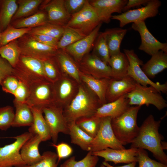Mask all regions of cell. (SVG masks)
<instances>
[{"mask_svg": "<svg viewBox=\"0 0 167 167\" xmlns=\"http://www.w3.org/2000/svg\"><path fill=\"white\" fill-rule=\"evenodd\" d=\"M64 27L47 23L42 25L31 28L28 34H42L59 40L63 33Z\"/></svg>", "mask_w": 167, "mask_h": 167, "instance_id": "cell-38", "label": "cell"}, {"mask_svg": "<svg viewBox=\"0 0 167 167\" xmlns=\"http://www.w3.org/2000/svg\"><path fill=\"white\" fill-rule=\"evenodd\" d=\"M99 159L97 156L89 151L86 155L82 160L77 161L75 156H72L62 164L60 167H95Z\"/></svg>", "mask_w": 167, "mask_h": 167, "instance_id": "cell-40", "label": "cell"}, {"mask_svg": "<svg viewBox=\"0 0 167 167\" xmlns=\"http://www.w3.org/2000/svg\"><path fill=\"white\" fill-rule=\"evenodd\" d=\"M41 159L37 163L31 165H26L23 167H57L58 156L57 154L51 151L44 152Z\"/></svg>", "mask_w": 167, "mask_h": 167, "instance_id": "cell-44", "label": "cell"}, {"mask_svg": "<svg viewBox=\"0 0 167 167\" xmlns=\"http://www.w3.org/2000/svg\"><path fill=\"white\" fill-rule=\"evenodd\" d=\"M42 110L53 143H57L59 133L69 135L68 123L64 115L63 109L62 107L54 104L43 108Z\"/></svg>", "mask_w": 167, "mask_h": 167, "instance_id": "cell-12", "label": "cell"}, {"mask_svg": "<svg viewBox=\"0 0 167 167\" xmlns=\"http://www.w3.org/2000/svg\"><path fill=\"white\" fill-rule=\"evenodd\" d=\"M78 65L84 74L98 79L112 78L110 66L92 53L86 55Z\"/></svg>", "mask_w": 167, "mask_h": 167, "instance_id": "cell-15", "label": "cell"}, {"mask_svg": "<svg viewBox=\"0 0 167 167\" xmlns=\"http://www.w3.org/2000/svg\"><path fill=\"white\" fill-rule=\"evenodd\" d=\"M19 81L13 75L6 78L2 83L1 86L2 90L5 92L14 95L17 88Z\"/></svg>", "mask_w": 167, "mask_h": 167, "instance_id": "cell-48", "label": "cell"}, {"mask_svg": "<svg viewBox=\"0 0 167 167\" xmlns=\"http://www.w3.org/2000/svg\"><path fill=\"white\" fill-rule=\"evenodd\" d=\"M84 37L73 29L65 27L63 34L58 43L57 49H64Z\"/></svg>", "mask_w": 167, "mask_h": 167, "instance_id": "cell-42", "label": "cell"}, {"mask_svg": "<svg viewBox=\"0 0 167 167\" xmlns=\"http://www.w3.org/2000/svg\"><path fill=\"white\" fill-rule=\"evenodd\" d=\"M130 106H154L161 110L167 107L166 100L157 90L149 86H144L136 83L135 88L127 95Z\"/></svg>", "mask_w": 167, "mask_h": 167, "instance_id": "cell-6", "label": "cell"}, {"mask_svg": "<svg viewBox=\"0 0 167 167\" xmlns=\"http://www.w3.org/2000/svg\"><path fill=\"white\" fill-rule=\"evenodd\" d=\"M136 164V162H133L127 165L119 166H114L111 165L108 162L104 161L102 162V164L100 166V167H135Z\"/></svg>", "mask_w": 167, "mask_h": 167, "instance_id": "cell-53", "label": "cell"}, {"mask_svg": "<svg viewBox=\"0 0 167 167\" xmlns=\"http://www.w3.org/2000/svg\"><path fill=\"white\" fill-rule=\"evenodd\" d=\"M15 107V116L12 126H30L33 121V115L31 107L26 103L13 102Z\"/></svg>", "mask_w": 167, "mask_h": 167, "instance_id": "cell-31", "label": "cell"}, {"mask_svg": "<svg viewBox=\"0 0 167 167\" xmlns=\"http://www.w3.org/2000/svg\"><path fill=\"white\" fill-rule=\"evenodd\" d=\"M167 142L165 141H162L161 142V145L162 148L163 150L167 149Z\"/></svg>", "mask_w": 167, "mask_h": 167, "instance_id": "cell-54", "label": "cell"}, {"mask_svg": "<svg viewBox=\"0 0 167 167\" xmlns=\"http://www.w3.org/2000/svg\"><path fill=\"white\" fill-rule=\"evenodd\" d=\"M33 115L32 124L28 129V132L32 135H37L42 141H46L51 139L49 127L43 116L41 109L31 107Z\"/></svg>", "mask_w": 167, "mask_h": 167, "instance_id": "cell-26", "label": "cell"}, {"mask_svg": "<svg viewBox=\"0 0 167 167\" xmlns=\"http://www.w3.org/2000/svg\"><path fill=\"white\" fill-rule=\"evenodd\" d=\"M151 56L150 59L143 64L141 67L150 79L167 68V52L160 50Z\"/></svg>", "mask_w": 167, "mask_h": 167, "instance_id": "cell-25", "label": "cell"}, {"mask_svg": "<svg viewBox=\"0 0 167 167\" xmlns=\"http://www.w3.org/2000/svg\"><path fill=\"white\" fill-rule=\"evenodd\" d=\"M92 53L108 65L110 57L102 32L99 33L97 37Z\"/></svg>", "mask_w": 167, "mask_h": 167, "instance_id": "cell-41", "label": "cell"}, {"mask_svg": "<svg viewBox=\"0 0 167 167\" xmlns=\"http://www.w3.org/2000/svg\"><path fill=\"white\" fill-rule=\"evenodd\" d=\"M141 107L131 106L119 116L111 118V124L113 133L123 146L131 143L138 134L139 127L137 124V117Z\"/></svg>", "mask_w": 167, "mask_h": 167, "instance_id": "cell-3", "label": "cell"}, {"mask_svg": "<svg viewBox=\"0 0 167 167\" xmlns=\"http://www.w3.org/2000/svg\"><path fill=\"white\" fill-rule=\"evenodd\" d=\"M13 68L5 59L0 56V85L4 79L12 75Z\"/></svg>", "mask_w": 167, "mask_h": 167, "instance_id": "cell-51", "label": "cell"}, {"mask_svg": "<svg viewBox=\"0 0 167 167\" xmlns=\"http://www.w3.org/2000/svg\"><path fill=\"white\" fill-rule=\"evenodd\" d=\"M95 167H96V166Z\"/></svg>", "mask_w": 167, "mask_h": 167, "instance_id": "cell-57", "label": "cell"}, {"mask_svg": "<svg viewBox=\"0 0 167 167\" xmlns=\"http://www.w3.org/2000/svg\"><path fill=\"white\" fill-rule=\"evenodd\" d=\"M28 35L33 40L57 49V44L59 41L58 40L52 37L42 34H28Z\"/></svg>", "mask_w": 167, "mask_h": 167, "instance_id": "cell-50", "label": "cell"}, {"mask_svg": "<svg viewBox=\"0 0 167 167\" xmlns=\"http://www.w3.org/2000/svg\"><path fill=\"white\" fill-rule=\"evenodd\" d=\"M24 36L18 40L21 55L42 61L55 56L58 50L56 49L38 42L28 35Z\"/></svg>", "mask_w": 167, "mask_h": 167, "instance_id": "cell-13", "label": "cell"}, {"mask_svg": "<svg viewBox=\"0 0 167 167\" xmlns=\"http://www.w3.org/2000/svg\"><path fill=\"white\" fill-rule=\"evenodd\" d=\"M127 0H91L90 4L96 12L101 21L108 24L114 13L119 14L122 13Z\"/></svg>", "mask_w": 167, "mask_h": 167, "instance_id": "cell-17", "label": "cell"}, {"mask_svg": "<svg viewBox=\"0 0 167 167\" xmlns=\"http://www.w3.org/2000/svg\"><path fill=\"white\" fill-rule=\"evenodd\" d=\"M88 0H64V5L68 13L71 16L80 11Z\"/></svg>", "mask_w": 167, "mask_h": 167, "instance_id": "cell-46", "label": "cell"}, {"mask_svg": "<svg viewBox=\"0 0 167 167\" xmlns=\"http://www.w3.org/2000/svg\"><path fill=\"white\" fill-rule=\"evenodd\" d=\"M15 0L1 1L0 10V30L4 31L9 26L16 11L18 5Z\"/></svg>", "mask_w": 167, "mask_h": 167, "instance_id": "cell-32", "label": "cell"}, {"mask_svg": "<svg viewBox=\"0 0 167 167\" xmlns=\"http://www.w3.org/2000/svg\"><path fill=\"white\" fill-rule=\"evenodd\" d=\"M29 92L28 87L24 84L19 81L18 87L13 95L15 97L13 102L18 103H26Z\"/></svg>", "mask_w": 167, "mask_h": 167, "instance_id": "cell-49", "label": "cell"}, {"mask_svg": "<svg viewBox=\"0 0 167 167\" xmlns=\"http://www.w3.org/2000/svg\"><path fill=\"white\" fill-rule=\"evenodd\" d=\"M1 1H0V2Z\"/></svg>", "mask_w": 167, "mask_h": 167, "instance_id": "cell-56", "label": "cell"}, {"mask_svg": "<svg viewBox=\"0 0 167 167\" xmlns=\"http://www.w3.org/2000/svg\"><path fill=\"white\" fill-rule=\"evenodd\" d=\"M101 23H102L95 10L88 0L80 11L71 16L65 27L73 29L85 37L89 35Z\"/></svg>", "mask_w": 167, "mask_h": 167, "instance_id": "cell-5", "label": "cell"}, {"mask_svg": "<svg viewBox=\"0 0 167 167\" xmlns=\"http://www.w3.org/2000/svg\"><path fill=\"white\" fill-rule=\"evenodd\" d=\"M44 8L49 23L65 27L71 19V16L66 10L64 0L48 1L45 4Z\"/></svg>", "mask_w": 167, "mask_h": 167, "instance_id": "cell-21", "label": "cell"}, {"mask_svg": "<svg viewBox=\"0 0 167 167\" xmlns=\"http://www.w3.org/2000/svg\"><path fill=\"white\" fill-rule=\"evenodd\" d=\"M137 158V162L139 163L138 167H167V165L151 159L144 149L138 148Z\"/></svg>", "mask_w": 167, "mask_h": 167, "instance_id": "cell-45", "label": "cell"}, {"mask_svg": "<svg viewBox=\"0 0 167 167\" xmlns=\"http://www.w3.org/2000/svg\"><path fill=\"white\" fill-rule=\"evenodd\" d=\"M12 75L28 88L35 83L47 80L44 73L42 61L22 55L13 68Z\"/></svg>", "mask_w": 167, "mask_h": 167, "instance_id": "cell-4", "label": "cell"}, {"mask_svg": "<svg viewBox=\"0 0 167 167\" xmlns=\"http://www.w3.org/2000/svg\"><path fill=\"white\" fill-rule=\"evenodd\" d=\"M55 56L42 61L46 78L48 81L53 84L63 75Z\"/></svg>", "mask_w": 167, "mask_h": 167, "instance_id": "cell-37", "label": "cell"}, {"mask_svg": "<svg viewBox=\"0 0 167 167\" xmlns=\"http://www.w3.org/2000/svg\"><path fill=\"white\" fill-rule=\"evenodd\" d=\"M42 0H19L17 10L12 19H18L35 12L43 2Z\"/></svg>", "mask_w": 167, "mask_h": 167, "instance_id": "cell-36", "label": "cell"}, {"mask_svg": "<svg viewBox=\"0 0 167 167\" xmlns=\"http://www.w3.org/2000/svg\"><path fill=\"white\" fill-rule=\"evenodd\" d=\"M127 95H124L115 101L102 105L93 115L99 118L109 117L111 118L119 116L131 106Z\"/></svg>", "mask_w": 167, "mask_h": 167, "instance_id": "cell-23", "label": "cell"}, {"mask_svg": "<svg viewBox=\"0 0 167 167\" xmlns=\"http://www.w3.org/2000/svg\"><path fill=\"white\" fill-rule=\"evenodd\" d=\"M161 122L160 120H156L152 114L149 115L139 127L131 148L148 150L160 162L167 165V156L161 145L164 137L159 132Z\"/></svg>", "mask_w": 167, "mask_h": 167, "instance_id": "cell-1", "label": "cell"}, {"mask_svg": "<svg viewBox=\"0 0 167 167\" xmlns=\"http://www.w3.org/2000/svg\"><path fill=\"white\" fill-rule=\"evenodd\" d=\"M51 146L56 148L58 164L62 159L67 158L71 155L73 152V150L71 146L64 142H61L57 144L51 143Z\"/></svg>", "mask_w": 167, "mask_h": 167, "instance_id": "cell-47", "label": "cell"}, {"mask_svg": "<svg viewBox=\"0 0 167 167\" xmlns=\"http://www.w3.org/2000/svg\"><path fill=\"white\" fill-rule=\"evenodd\" d=\"M108 65L111 69L112 78L120 79L128 76L129 62L124 53L120 52L110 57Z\"/></svg>", "mask_w": 167, "mask_h": 167, "instance_id": "cell-30", "label": "cell"}, {"mask_svg": "<svg viewBox=\"0 0 167 167\" xmlns=\"http://www.w3.org/2000/svg\"><path fill=\"white\" fill-rule=\"evenodd\" d=\"M123 50L129 62L128 75L141 85L146 87L149 85L154 88L161 93H166L167 83L161 84L158 82L155 83L152 81L142 70L140 66L143 64V62L134 51L126 49H124Z\"/></svg>", "mask_w": 167, "mask_h": 167, "instance_id": "cell-9", "label": "cell"}, {"mask_svg": "<svg viewBox=\"0 0 167 167\" xmlns=\"http://www.w3.org/2000/svg\"><path fill=\"white\" fill-rule=\"evenodd\" d=\"M17 40L0 47V55L14 68L17 64L21 55Z\"/></svg>", "mask_w": 167, "mask_h": 167, "instance_id": "cell-34", "label": "cell"}, {"mask_svg": "<svg viewBox=\"0 0 167 167\" xmlns=\"http://www.w3.org/2000/svg\"><path fill=\"white\" fill-rule=\"evenodd\" d=\"M55 57L63 75L71 78L79 84L82 82L78 64L66 51L58 49Z\"/></svg>", "mask_w": 167, "mask_h": 167, "instance_id": "cell-22", "label": "cell"}, {"mask_svg": "<svg viewBox=\"0 0 167 167\" xmlns=\"http://www.w3.org/2000/svg\"><path fill=\"white\" fill-rule=\"evenodd\" d=\"M136 82L127 76L120 79H109L105 94L106 103L115 101L135 88Z\"/></svg>", "mask_w": 167, "mask_h": 167, "instance_id": "cell-20", "label": "cell"}, {"mask_svg": "<svg viewBox=\"0 0 167 167\" xmlns=\"http://www.w3.org/2000/svg\"><path fill=\"white\" fill-rule=\"evenodd\" d=\"M14 116L15 112L11 106L0 108V130L6 131L12 126Z\"/></svg>", "mask_w": 167, "mask_h": 167, "instance_id": "cell-43", "label": "cell"}, {"mask_svg": "<svg viewBox=\"0 0 167 167\" xmlns=\"http://www.w3.org/2000/svg\"><path fill=\"white\" fill-rule=\"evenodd\" d=\"M80 77L82 82L96 95L102 105L106 103L105 94L110 79H97L81 72Z\"/></svg>", "mask_w": 167, "mask_h": 167, "instance_id": "cell-27", "label": "cell"}, {"mask_svg": "<svg viewBox=\"0 0 167 167\" xmlns=\"http://www.w3.org/2000/svg\"><path fill=\"white\" fill-rule=\"evenodd\" d=\"M101 118L94 115L80 118L75 121L76 124L88 135L94 138L99 129Z\"/></svg>", "mask_w": 167, "mask_h": 167, "instance_id": "cell-35", "label": "cell"}, {"mask_svg": "<svg viewBox=\"0 0 167 167\" xmlns=\"http://www.w3.org/2000/svg\"><path fill=\"white\" fill-rule=\"evenodd\" d=\"M1 31H0V34H1Z\"/></svg>", "mask_w": 167, "mask_h": 167, "instance_id": "cell-55", "label": "cell"}, {"mask_svg": "<svg viewBox=\"0 0 167 167\" xmlns=\"http://www.w3.org/2000/svg\"><path fill=\"white\" fill-rule=\"evenodd\" d=\"M31 29L30 28H16L9 26L1 33L0 47L22 37L28 34Z\"/></svg>", "mask_w": 167, "mask_h": 167, "instance_id": "cell-39", "label": "cell"}, {"mask_svg": "<svg viewBox=\"0 0 167 167\" xmlns=\"http://www.w3.org/2000/svg\"><path fill=\"white\" fill-rule=\"evenodd\" d=\"M42 140L37 135H32L22 146L20 153L23 161L26 165H33L42 158L39 151V146Z\"/></svg>", "mask_w": 167, "mask_h": 167, "instance_id": "cell-24", "label": "cell"}, {"mask_svg": "<svg viewBox=\"0 0 167 167\" xmlns=\"http://www.w3.org/2000/svg\"><path fill=\"white\" fill-rule=\"evenodd\" d=\"M67 125L71 143L78 146L84 151H90L91 143L93 138L78 126L75 121L68 122Z\"/></svg>", "mask_w": 167, "mask_h": 167, "instance_id": "cell-29", "label": "cell"}, {"mask_svg": "<svg viewBox=\"0 0 167 167\" xmlns=\"http://www.w3.org/2000/svg\"><path fill=\"white\" fill-rule=\"evenodd\" d=\"M101 105L96 95L82 82L79 84L75 96L63 109V114L68 123L80 118L93 116Z\"/></svg>", "mask_w": 167, "mask_h": 167, "instance_id": "cell-2", "label": "cell"}, {"mask_svg": "<svg viewBox=\"0 0 167 167\" xmlns=\"http://www.w3.org/2000/svg\"><path fill=\"white\" fill-rule=\"evenodd\" d=\"M26 103L30 107L42 109L54 104L53 84L47 80L35 83L29 88Z\"/></svg>", "mask_w": 167, "mask_h": 167, "instance_id": "cell-11", "label": "cell"}, {"mask_svg": "<svg viewBox=\"0 0 167 167\" xmlns=\"http://www.w3.org/2000/svg\"><path fill=\"white\" fill-rule=\"evenodd\" d=\"M79 84L73 79L63 75L53 84L54 104L64 109L76 94Z\"/></svg>", "mask_w": 167, "mask_h": 167, "instance_id": "cell-14", "label": "cell"}, {"mask_svg": "<svg viewBox=\"0 0 167 167\" xmlns=\"http://www.w3.org/2000/svg\"><path fill=\"white\" fill-rule=\"evenodd\" d=\"M48 23L46 13L40 11L30 16L18 19L13 27L16 28H30L36 27Z\"/></svg>", "mask_w": 167, "mask_h": 167, "instance_id": "cell-33", "label": "cell"}, {"mask_svg": "<svg viewBox=\"0 0 167 167\" xmlns=\"http://www.w3.org/2000/svg\"><path fill=\"white\" fill-rule=\"evenodd\" d=\"M92 154L104 158L105 161L113 162L115 164L137 162L138 148H135L121 150L107 148L101 151L92 152Z\"/></svg>", "mask_w": 167, "mask_h": 167, "instance_id": "cell-19", "label": "cell"}, {"mask_svg": "<svg viewBox=\"0 0 167 167\" xmlns=\"http://www.w3.org/2000/svg\"><path fill=\"white\" fill-rule=\"evenodd\" d=\"M29 132L13 137L14 142L0 147V167H23L26 165L21 157V149L32 136Z\"/></svg>", "mask_w": 167, "mask_h": 167, "instance_id": "cell-7", "label": "cell"}, {"mask_svg": "<svg viewBox=\"0 0 167 167\" xmlns=\"http://www.w3.org/2000/svg\"><path fill=\"white\" fill-rule=\"evenodd\" d=\"M127 31V29H126L115 28L107 29L102 32L109 49L110 57L121 52V44Z\"/></svg>", "mask_w": 167, "mask_h": 167, "instance_id": "cell-28", "label": "cell"}, {"mask_svg": "<svg viewBox=\"0 0 167 167\" xmlns=\"http://www.w3.org/2000/svg\"><path fill=\"white\" fill-rule=\"evenodd\" d=\"M111 120L109 117L101 118L99 129L92 142L90 151H99L107 148L117 150L125 148L116 138L111 126Z\"/></svg>", "mask_w": 167, "mask_h": 167, "instance_id": "cell-8", "label": "cell"}, {"mask_svg": "<svg viewBox=\"0 0 167 167\" xmlns=\"http://www.w3.org/2000/svg\"><path fill=\"white\" fill-rule=\"evenodd\" d=\"M161 5V2L159 0H150L143 7L112 15L111 19L118 21L120 27L122 28L130 23L144 21L148 18L156 16Z\"/></svg>", "mask_w": 167, "mask_h": 167, "instance_id": "cell-10", "label": "cell"}, {"mask_svg": "<svg viewBox=\"0 0 167 167\" xmlns=\"http://www.w3.org/2000/svg\"><path fill=\"white\" fill-rule=\"evenodd\" d=\"M150 0H129L124 6L122 12H125L132 7L147 4Z\"/></svg>", "mask_w": 167, "mask_h": 167, "instance_id": "cell-52", "label": "cell"}, {"mask_svg": "<svg viewBox=\"0 0 167 167\" xmlns=\"http://www.w3.org/2000/svg\"><path fill=\"white\" fill-rule=\"evenodd\" d=\"M102 23L99 24L88 35L67 46L64 49L78 64L93 47Z\"/></svg>", "mask_w": 167, "mask_h": 167, "instance_id": "cell-18", "label": "cell"}, {"mask_svg": "<svg viewBox=\"0 0 167 167\" xmlns=\"http://www.w3.org/2000/svg\"><path fill=\"white\" fill-rule=\"evenodd\" d=\"M132 28L140 35L141 44L138 49L150 55L162 50L167 52V44L158 41L148 30L145 21L133 23Z\"/></svg>", "mask_w": 167, "mask_h": 167, "instance_id": "cell-16", "label": "cell"}]
</instances>
